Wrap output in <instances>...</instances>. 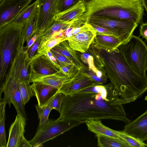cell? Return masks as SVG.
Returning <instances> with one entry per match:
<instances>
[{
  "instance_id": "obj_22",
  "label": "cell",
  "mask_w": 147,
  "mask_h": 147,
  "mask_svg": "<svg viewBox=\"0 0 147 147\" xmlns=\"http://www.w3.org/2000/svg\"><path fill=\"white\" fill-rule=\"evenodd\" d=\"M88 130L96 135L108 136L118 139H121L117 135L115 130L105 125L100 120H91L85 123Z\"/></svg>"
},
{
  "instance_id": "obj_8",
  "label": "cell",
  "mask_w": 147,
  "mask_h": 147,
  "mask_svg": "<svg viewBox=\"0 0 147 147\" xmlns=\"http://www.w3.org/2000/svg\"><path fill=\"white\" fill-rule=\"evenodd\" d=\"M89 24L93 23L98 25L112 28L118 31L120 39L124 43L133 35L138 24L130 21L107 19L94 17L86 18Z\"/></svg>"
},
{
  "instance_id": "obj_4",
  "label": "cell",
  "mask_w": 147,
  "mask_h": 147,
  "mask_svg": "<svg viewBox=\"0 0 147 147\" xmlns=\"http://www.w3.org/2000/svg\"><path fill=\"white\" fill-rule=\"evenodd\" d=\"M129 65L138 74L146 77L147 46L139 36L132 35L117 48Z\"/></svg>"
},
{
  "instance_id": "obj_1",
  "label": "cell",
  "mask_w": 147,
  "mask_h": 147,
  "mask_svg": "<svg viewBox=\"0 0 147 147\" xmlns=\"http://www.w3.org/2000/svg\"><path fill=\"white\" fill-rule=\"evenodd\" d=\"M59 119L79 125L91 120L112 119L127 123L128 119L122 105L103 99L99 93H76L65 95Z\"/></svg>"
},
{
  "instance_id": "obj_27",
  "label": "cell",
  "mask_w": 147,
  "mask_h": 147,
  "mask_svg": "<svg viewBox=\"0 0 147 147\" xmlns=\"http://www.w3.org/2000/svg\"><path fill=\"white\" fill-rule=\"evenodd\" d=\"M37 13L33 15L24 24L22 29V36L24 42L27 44L34 34L36 22Z\"/></svg>"
},
{
  "instance_id": "obj_10",
  "label": "cell",
  "mask_w": 147,
  "mask_h": 147,
  "mask_svg": "<svg viewBox=\"0 0 147 147\" xmlns=\"http://www.w3.org/2000/svg\"><path fill=\"white\" fill-rule=\"evenodd\" d=\"M94 85H96L89 76L79 70L71 78L62 84L58 92L65 95H70Z\"/></svg>"
},
{
  "instance_id": "obj_30",
  "label": "cell",
  "mask_w": 147,
  "mask_h": 147,
  "mask_svg": "<svg viewBox=\"0 0 147 147\" xmlns=\"http://www.w3.org/2000/svg\"><path fill=\"white\" fill-rule=\"evenodd\" d=\"M80 58L84 64L88 65L90 69L101 77H107L104 73L98 69L95 66L93 57L89 53L86 52L82 53Z\"/></svg>"
},
{
  "instance_id": "obj_41",
  "label": "cell",
  "mask_w": 147,
  "mask_h": 147,
  "mask_svg": "<svg viewBox=\"0 0 147 147\" xmlns=\"http://www.w3.org/2000/svg\"><path fill=\"white\" fill-rule=\"evenodd\" d=\"M20 147H32V146L24 137L20 143Z\"/></svg>"
},
{
  "instance_id": "obj_32",
  "label": "cell",
  "mask_w": 147,
  "mask_h": 147,
  "mask_svg": "<svg viewBox=\"0 0 147 147\" xmlns=\"http://www.w3.org/2000/svg\"><path fill=\"white\" fill-rule=\"evenodd\" d=\"M89 24L96 31V35H114L120 39L119 33L117 29L111 27L98 25L93 23Z\"/></svg>"
},
{
  "instance_id": "obj_25",
  "label": "cell",
  "mask_w": 147,
  "mask_h": 147,
  "mask_svg": "<svg viewBox=\"0 0 147 147\" xmlns=\"http://www.w3.org/2000/svg\"><path fill=\"white\" fill-rule=\"evenodd\" d=\"M7 101L0 98V147L7 146L6 136L5 129V106Z\"/></svg>"
},
{
  "instance_id": "obj_6",
  "label": "cell",
  "mask_w": 147,
  "mask_h": 147,
  "mask_svg": "<svg viewBox=\"0 0 147 147\" xmlns=\"http://www.w3.org/2000/svg\"><path fill=\"white\" fill-rule=\"evenodd\" d=\"M79 125L77 122L58 118L49 119L45 124L38 126L34 136L29 142L32 147H42L44 143Z\"/></svg>"
},
{
  "instance_id": "obj_26",
  "label": "cell",
  "mask_w": 147,
  "mask_h": 147,
  "mask_svg": "<svg viewBox=\"0 0 147 147\" xmlns=\"http://www.w3.org/2000/svg\"><path fill=\"white\" fill-rule=\"evenodd\" d=\"M67 40L65 37L55 35L52 38L40 44L37 51V53L47 55L51 49L61 42Z\"/></svg>"
},
{
  "instance_id": "obj_31",
  "label": "cell",
  "mask_w": 147,
  "mask_h": 147,
  "mask_svg": "<svg viewBox=\"0 0 147 147\" xmlns=\"http://www.w3.org/2000/svg\"><path fill=\"white\" fill-rule=\"evenodd\" d=\"M116 134L126 142L130 147H146V144L143 142L125 133L123 131L115 130Z\"/></svg>"
},
{
  "instance_id": "obj_34",
  "label": "cell",
  "mask_w": 147,
  "mask_h": 147,
  "mask_svg": "<svg viewBox=\"0 0 147 147\" xmlns=\"http://www.w3.org/2000/svg\"><path fill=\"white\" fill-rule=\"evenodd\" d=\"M80 70L89 76L96 85H102L107 82V78L99 76L96 73L90 69L87 66L84 65Z\"/></svg>"
},
{
  "instance_id": "obj_7",
  "label": "cell",
  "mask_w": 147,
  "mask_h": 147,
  "mask_svg": "<svg viewBox=\"0 0 147 147\" xmlns=\"http://www.w3.org/2000/svg\"><path fill=\"white\" fill-rule=\"evenodd\" d=\"M36 0L37 10L34 35L41 38L43 32L55 20L57 0Z\"/></svg>"
},
{
  "instance_id": "obj_2",
  "label": "cell",
  "mask_w": 147,
  "mask_h": 147,
  "mask_svg": "<svg viewBox=\"0 0 147 147\" xmlns=\"http://www.w3.org/2000/svg\"><path fill=\"white\" fill-rule=\"evenodd\" d=\"M85 4L86 18L128 21L138 25L143 20L144 9L141 0H90Z\"/></svg>"
},
{
  "instance_id": "obj_19",
  "label": "cell",
  "mask_w": 147,
  "mask_h": 147,
  "mask_svg": "<svg viewBox=\"0 0 147 147\" xmlns=\"http://www.w3.org/2000/svg\"><path fill=\"white\" fill-rule=\"evenodd\" d=\"M86 11L85 2L80 1L68 9L56 15L55 20L64 22H69L78 19Z\"/></svg>"
},
{
  "instance_id": "obj_28",
  "label": "cell",
  "mask_w": 147,
  "mask_h": 147,
  "mask_svg": "<svg viewBox=\"0 0 147 147\" xmlns=\"http://www.w3.org/2000/svg\"><path fill=\"white\" fill-rule=\"evenodd\" d=\"M18 84L22 99L25 106L34 94L30 82L18 79Z\"/></svg>"
},
{
  "instance_id": "obj_13",
  "label": "cell",
  "mask_w": 147,
  "mask_h": 147,
  "mask_svg": "<svg viewBox=\"0 0 147 147\" xmlns=\"http://www.w3.org/2000/svg\"><path fill=\"white\" fill-rule=\"evenodd\" d=\"M123 131L142 142L147 140V110L134 120L127 123Z\"/></svg>"
},
{
  "instance_id": "obj_35",
  "label": "cell",
  "mask_w": 147,
  "mask_h": 147,
  "mask_svg": "<svg viewBox=\"0 0 147 147\" xmlns=\"http://www.w3.org/2000/svg\"><path fill=\"white\" fill-rule=\"evenodd\" d=\"M65 95L57 92L51 99L50 102L53 109H54L60 113Z\"/></svg>"
},
{
  "instance_id": "obj_16",
  "label": "cell",
  "mask_w": 147,
  "mask_h": 147,
  "mask_svg": "<svg viewBox=\"0 0 147 147\" xmlns=\"http://www.w3.org/2000/svg\"><path fill=\"white\" fill-rule=\"evenodd\" d=\"M78 93H99L103 99L107 101H115L117 104H119L120 98L118 92L111 82L105 85H96L90 86Z\"/></svg>"
},
{
  "instance_id": "obj_21",
  "label": "cell",
  "mask_w": 147,
  "mask_h": 147,
  "mask_svg": "<svg viewBox=\"0 0 147 147\" xmlns=\"http://www.w3.org/2000/svg\"><path fill=\"white\" fill-rule=\"evenodd\" d=\"M70 60L78 70L80 69L84 65L81 61L75 51L70 47L67 40L63 41L52 49Z\"/></svg>"
},
{
  "instance_id": "obj_40",
  "label": "cell",
  "mask_w": 147,
  "mask_h": 147,
  "mask_svg": "<svg viewBox=\"0 0 147 147\" xmlns=\"http://www.w3.org/2000/svg\"><path fill=\"white\" fill-rule=\"evenodd\" d=\"M37 37V35L36 34H35L29 40L28 43L27 44V45L26 47L27 50H28L34 43Z\"/></svg>"
},
{
  "instance_id": "obj_36",
  "label": "cell",
  "mask_w": 147,
  "mask_h": 147,
  "mask_svg": "<svg viewBox=\"0 0 147 147\" xmlns=\"http://www.w3.org/2000/svg\"><path fill=\"white\" fill-rule=\"evenodd\" d=\"M50 51L57 59L60 67L62 66H67L72 65H75L71 61L61 54L52 49L50 50Z\"/></svg>"
},
{
  "instance_id": "obj_42",
  "label": "cell",
  "mask_w": 147,
  "mask_h": 147,
  "mask_svg": "<svg viewBox=\"0 0 147 147\" xmlns=\"http://www.w3.org/2000/svg\"><path fill=\"white\" fill-rule=\"evenodd\" d=\"M143 5L147 13V0H141Z\"/></svg>"
},
{
  "instance_id": "obj_17",
  "label": "cell",
  "mask_w": 147,
  "mask_h": 147,
  "mask_svg": "<svg viewBox=\"0 0 147 147\" xmlns=\"http://www.w3.org/2000/svg\"><path fill=\"white\" fill-rule=\"evenodd\" d=\"M74 76L67 75L60 70L52 74L32 76L30 78V82L40 83L51 86L59 89L64 83L70 79Z\"/></svg>"
},
{
  "instance_id": "obj_39",
  "label": "cell",
  "mask_w": 147,
  "mask_h": 147,
  "mask_svg": "<svg viewBox=\"0 0 147 147\" xmlns=\"http://www.w3.org/2000/svg\"><path fill=\"white\" fill-rule=\"evenodd\" d=\"M47 55L52 63L57 68L60 70L61 67L57 59L52 54L50 51L48 52Z\"/></svg>"
},
{
  "instance_id": "obj_24",
  "label": "cell",
  "mask_w": 147,
  "mask_h": 147,
  "mask_svg": "<svg viewBox=\"0 0 147 147\" xmlns=\"http://www.w3.org/2000/svg\"><path fill=\"white\" fill-rule=\"evenodd\" d=\"M38 2L36 0L31 4L24 9L12 22L24 24L33 15L37 12Z\"/></svg>"
},
{
  "instance_id": "obj_20",
  "label": "cell",
  "mask_w": 147,
  "mask_h": 147,
  "mask_svg": "<svg viewBox=\"0 0 147 147\" xmlns=\"http://www.w3.org/2000/svg\"><path fill=\"white\" fill-rule=\"evenodd\" d=\"M79 18L74 19L69 22H62L55 20L42 34L40 44L52 38L55 35H59L60 32L66 30L73 22Z\"/></svg>"
},
{
  "instance_id": "obj_37",
  "label": "cell",
  "mask_w": 147,
  "mask_h": 147,
  "mask_svg": "<svg viewBox=\"0 0 147 147\" xmlns=\"http://www.w3.org/2000/svg\"><path fill=\"white\" fill-rule=\"evenodd\" d=\"M40 38H37L33 44L27 50L29 58L31 59L34 55L36 51H37L40 42Z\"/></svg>"
},
{
  "instance_id": "obj_3",
  "label": "cell",
  "mask_w": 147,
  "mask_h": 147,
  "mask_svg": "<svg viewBox=\"0 0 147 147\" xmlns=\"http://www.w3.org/2000/svg\"><path fill=\"white\" fill-rule=\"evenodd\" d=\"M23 26L11 22L0 28V85L18 49L25 42L22 36Z\"/></svg>"
},
{
  "instance_id": "obj_23",
  "label": "cell",
  "mask_w": 147,
  "mask_h": 147,
  "mask_svg": "<svg viewBox=\"0 0 147 147\" xmlns=\"http://www.w3.org/2000/svg\"><path fill=\"white\" fill-rule=\"evenodd\" d=\"M98 146L101 147H130L122 139H118L108 136L96 135Z\"/></svg>"
},
{
  "instance_id": "obj_18",
  "label": "cell",
  "mask_w": 147,
  "mask_h": 147,
  "mask_svg": "<svg viewBox=\"0 0 147 147\" xmlns=\"http://www.w3.org/2000/svg\"><path fill=\"white\" fill-rule=\"evenodd\" d=\"M94 46L99 49L112 51L122 43L117 36L111 35H96L92 42Z\"/></svg>"
},
{
  "instance_id": "obj_46",
  "label": "cell",
  "mask_w": 147,
  "mask_h": 147,
  "mask_svg": "<svg viewBox=\"0 0 147 147\" xmlns=\"http://www.w3.org/2000/svg\"><path fill=\"white\" fill-rule=\"evenodd\" d=\"M146 147H147V144H146Z\"/></svg>"
},
{
  "instance_id": "obj_5",
  "label": "cell",
  "mask_w": 147,
  "mask_h": 147,
  "mask_svg": "<svg viewBox=\"0 0 147 147\" xmlns=\"http://www.w3.org/2000/svg\"><path fill=\"white\" fill-rule=\"evenodd\" d=\"M20 62L14 59L10 65L2 84L0 85V98L2 93L4 94V99L6 100L10 107L14 105L17 114H21L26 120L27 118L18 84V78Z\"/></svg>"
},
{
  "instance_id": "obj_15",
  "label": "cell",
  "mask_w": 147,
  "mask_h": 147,
  "mask_svg": "<svg viewBox=\"0 0 147 147\" xmlns=\"http://www.w3.org/2000/svg\"><path fill=\"white\" fill-rule=\"evenodd\" d=\"M31 87L40 107L47 104L59 90L51 86L36 82H33Z\"/></svg>"
},
{
  "instance_id": "obj_9",
  "label": "cell",
  "mask_w": 147,
  "mask_h": 147,
  "mask_svg": "<svg viewBox=\"0 0 147 147\" xmlns=\"http://www.w3.org/2000/svg\"><path fill=\"white\" fill-rule=\"evenodd\" d=\"M33 0H2L0 2V28L12 22Z\"/></svg>"
},
{
  "instance_id": "obj_38",
  "label": "cell",
  "mask_w": 147,
  "mask_h": 147,
  "mask_svg": "<svg viewBox=\"0 0 147 147\" xmlns=\"http://www.w3.org/2000/svg\"><path fill=\"white\" fill-rule=\"evenodd\" d=\"M140 36L147 41V23L141 24L140 28Z\"/></svg>"
},
{
  "instance_id": "obj_14",
  "label": "cell",
  "mask_w": 147,
  "mask_h": 147,
  "mask_svg": "<svg viewBox=\"0 0 147 147\" xmlns=\"http://www.w3.org/2000/svg\"><path fill=\"white\" fill-rule=\"evenodd\" d=\"M26 121L21 114H17L9 130L6 147H20V143L24 137Z\"/></svg>"
},
{
  "instance_id": "obj_29",
  "label": "cell",
  "mask_w": 147,
  "mask_h": 147,
  "mask_svg": "<svg viewBox=\"0 0 147 147\" xmlns=\"http://www.w3.org/2000/svg\"><path fill=\"white\" fill-rule=\"evenodd\" d=\"M50 101L47 104L42 107H39L38 105H35L39 120L38 125L42 126L45 124L49 120V115L51 111L53 109Z\"/></svg>"
},
{
  "instance_id": "obj_44",
  "label": "cell",
  "mask_w": 147,
  "mask_h": 147,
  "mask_svg": "<svg viewBox=\"0 0 147 147\" xmlns=\"http://www.w3.org/2000/svg\"><path fill=\"white\" fill-rule=\"evenodd\" d=\"M145 100L147 101V96H146L145 98Z\"/></svg>"
},
{
  "instance_id": "obj_43",
  "label": "cell",
  "mask_w": 147,
  "mask_h": 147,
  "mask_svg": "<svg viewBox=\"0 0 147 147\" xmlns=\"http://www.w3.org/2000/svg\"><path fill=\"white\" fill-rule=\"evenodd\" d=\"M146 70H147V59L146 63Z\"/></svg>"
},
{
  "instance_id": "obj_45",
  "label": "cell",
  "mask_w": 147,
  "mask_h": 147,
  "mask_svg": "<svg viewBox=\"0 0 147 147\" xmlns=\"http://www.w3.org/2000/svg\"><path fill=\"white\" fill-rule=\"evenodd\" d=\"M2 0H0V2Z\"/></svg>"
},
{
  "instance_id": "obj_11",
  "label": "cell",
  "mask_w": 147,
  "mask_h": 147,
  "mask_svg": "<svg viewBox=\"0 0 147 147\" xmlns=\"http://www.w3.org/2000/svg\"><path fill=\"white\" fill-rule=\"evenodd\" d=\"M29 77L53 74L60 70L52 63L47 55L37 53L30 62Z\"/></svg>"
},
{
  "instance_id": "obj_12",
  "label": "cell",
  "mask_w": 147,
  "mask_h": 147,
  "mask_svg": "<svg viewBox=\"0 0 147 147\" xmlns=\"http://www.w3.org/2000/svg\"><path fill=\"white\" fill-rule=\"evenodd\" d=\"M96 31L92 27L73 35L67 39L70 47L75 51L84 53L87 51L96 36Z\"/></svg>"
},
{
  "instance_id": "obj_33",
  "label": "cell",
  "mask_w": 147,
  "mask_h": 147,
  "mask_svg": "<svg viewBox=\"0 0 147 147\" xmlns=\"http://www.w3.org/2000/svg\"><path fill=\"white\" fill-rule=\"evenodd\" d=\"M81 1L85 2L84 0H57L56 14L68 9Z\"/></svg>"
}]
</instances>
